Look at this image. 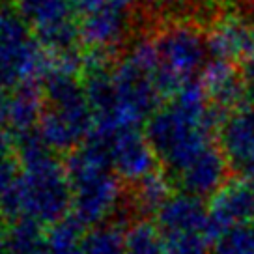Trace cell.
I'll use <instances>...</instances> for the list:
<instances>
[{
    "mask_svg": "<svg viewBox=\"0 0 254 254\" xmlns=\"http://www.w3.org/2000/svg\"><path fill=\"white\" fill-rule=\"evenodd\" d=\"M11 144L21 172L0 207L2 215L9 221L30 219L41 226H53L69 217L71 185L65 163L49 150L38 131L15 136Z\"/></svg>",
    "mask_w": 254,
    "mask_h": 254,
    "instance_id": "cell-1",
    "label": "cell"
},
{
    "mask_svg": "<svg viewBox=\"0 0 254 254\" xmlns=\"http://www.w3.org/2000/svg\"><path fill=\"white\" fill-rule=\"evenodd\" d=\"M224 116L207 101L200 80H192L174 99L159 107L146 124V136L168 174L180 176L200 153L215 144Z\"/></svg>",
    "mask_w": 254,
    "mask_h": 254,
    "instance_id": "cell-2",
    "label": "cell"
},
{
    "mask_svg": "<svg viewBox=\"0 0 254 254\" xmlns=\"http://www.w3.org/2000/svg\"><path fill=\"white\" fill-rule=\"evenodd\" d=\"M65 172L71 185V215L82 226L122 221L127 189L112 168L107 136L92 133L67 155Z\"/></svg>",
    "mask_w": 254,
    "mask_h": 254,
    "instance_id": "cell-3",
    "label": "cell"
},
{
    "mask_svg": "<svg viewBox=\"0 0 254 254\" xmlns=\"http://www.w3.org/2000/svg\"><path fill=\"white\" fill-rule=\"evenodd\" d=\"M79 58L65 56L55 67H49L43 88V111L38 133L51 151L71 153L86 142L94 133V114L90 109L86 90L77 77Z\"/></svg>",
    "mask_w": 254,
    "mask_h": 254,
    "instance_id": "cell-4",
    "label": "cell"
},
{
    "mask_svg": "<svg viewBox=\"0 0 254 254\" xmlns=\"http://www.w3.org/2000/svg\"><path fill=\"white\" fill-rule=\"evenodd\" d=\"M153 41L159 58V94L163 99H174L206 65V30L192 21H174L161 26Z\"/></svg>",
    "mask_w": 254,
    "mask_h": 254,
    "instance_id": "cell-5",
    "label": "cell"
},
{
    "mask_svg": "<svg viewBox=\"0 0 254 254\" xmlns=\"http://www.w3.org/2000/svg\"><path fill=\"white\" fill-rule=\"evenodd\" d=\"M49 67L43 47L15 6H0V82L9 90L40 82Z\"/></svg>",
    "mask_w": 254,
    "mask_h": 254,
    "instance_id": "cell-6",
    "label": "cell"
},
{
    "mask_svg": "<svg viewBox=\"0 0 254 254\" xmlns=\"http://www.w3.org/2000/svg\"><path fill=\"white\" fill-rule=\"evenodd\" d=\"M112 82L120 129H138L140 124H148V120L159 111L163 97L155 82V71L131 55L112 67Z\"/></svg>",
    "mask_w": 254,
    "mask_h": 254,
    "instance_id": "cell-7",
    "label": "cell"
},
{
    "mask_svg": "<svg viewBox=\"0 0 254 254\" xmlns=\"http://www.w3.org/2000/svg\"><path fill=\"white\" fill-rule=\"evenodd\" d=\"M15 9L34 30L41 47L58 58L75 55L80 32L73 0H15Z\"/></svg>",
    "mask_w": 254,
    "mask_h": 254,
    "instance_id": "cell-8",
    "label": "cell"
},
{
    "mask_svg": "<svg viewBox=\"0 0 254 254\" xmlns=\"http://www.w3.org/2000/svg\"><path fill=\"white\" fill-rule=\"evenodd\" d=\"M107 146L114 172L127 185H135L157 170V155L146 133L136 127L120 129L107 136Z\"/></svg>",
    "mask_w": 254,
    "mask_h": 254,
    "instance_id": "cell-9",
    "label": "cell"
},
{
    "mask_svg": "<svg viewBox=\"0 0 254 254\" xmlns=\"http://www.w3.org/2000/svg\"><path fill=\"white\" fill-rule=\"evenodd\" d=\"M219 148L234 174L254 176V105L228 112L219 127Z\"/></svg>",
    "mask_w": 254,
    "mask_h": 254,
    "instance_id": "cell-10",
    "label": "cell"
},
{
    "mask_svg": "<svg viewBox=\"0 0 254 254\" xmlns=\"http://www.w3.org/2000/svg\"><path fill=\"white\" fill-rule=\"evenodd\" d=\"M207 53L213 60L245 62L254 58L251 23L236 11H217L206 28Z\"/></svg>",
    "mask_w": 254,
    "mask_h": 254,
    "instance_id": "cell-11",
    "label": "cell"
},
{
    "mask_svg": "<svg viewBox=\"0 0 254 254\" xmlns=\"http://www.w3.org/2000/svg\"><path fill=\"white\" fill-rule=\"evenodd\" d=\"M198 80L209 105L222 116L247 105V94L251 88L238 64L211 58L200 71Z\"/></svg>",
    "mask_w": 254,
    "mask_h": 254,
    "instance_id": "cell-12",
    "label": "cell"
},
{
    "mask_svg": "<svg viewBox=\"0 0 254 254\" xmlns=\"http://www.w3.org/2000/svg\"><path fill=\"white\" fill-rule=\"evenodd\" d=\"M124 6L105 0L90 13L79 19L80 43H84L94 55L107 56L126 40L129 23Z\"/></svg>",
    "mask_w": 254,
    "mask_h": 254,
    "instance_id": "cell-13",
    "label": "cell"
},
{
    "mask_svg": "<svg viewBox=\"0 0 254 254\" xmlns=\"http://www.w3.org/2000/svg\"><path fill=\"white\" fill-rule=\"evenodd\" d=\"M215 238L221 232L254 222V185L247 178H234L224 183L207 204Z\"/></svg>",
    "mask_w": 254,
    "mask_h": 254,
    "instance_id": "cell-14",
    "label": "cell"
},
{
    "mask_svg": "<svg viewBox=\"0 0 254 254\" xmlns=\"http://www.w3.org/2000/svg\"><path fill=\"white\" fill-rule=\"evenodd\" d=\"M155 226L161 234L168 232H209L215 239V232L209 221V209L202 198L189 192H176L155 213Z\"/></svg>",
    "mask_w": 254,
    "mask_h": 254,
    "instance_id": "cell-15",
    "label": "cell"
},
{
    "mask_svg": "<svg viewBox=\"0 0 254 254\" xmlns=\"http://www.w3.org/2000/svg\"><path fill=\"white\" fill-rule=\"evenodd\" d=\"M228 170L230 167L222 155L221 148L217 144H211L176 180H180V185L185 192L196 198L211 200L228 182Z\"/></svg>",
    "mask_w": 254,
    "mask_h": 254,
    "instance_id": "cell-16",
    "label": "cell"
},
{
    "mask_svg": "<svg viewBox=\"0 0 254 254\" xmlns=\"http://www.w3.org/2000/svg\"><path fill=\"white\" fill-rule=\"evenodd\" d=\"M43 111V88L40 82H28L9 94V129L13 138L38 131Z\"/></svg>",
    "mask_w": 254,
    "mask_h": 254,
    "instance_id": "cell-17",
    "label": "cell"
},
{
    "mask_svg": "<svg viewBox=\"0 0 254 254\" xmlns=\"http://www.w3.org/2000/svg\"><path fill=\"white\" fill-rule=\"evenodd\" d=\"M47 232L30 219H15L8 222L6 238L0 254H43Z\"/></svg>",
    "mask_w": 254,
    "mask_h": 254,
    "instance_id": "cell-18",
    "label": "cell"
},
{
    "mask_svg": "<svg viewBox=\"0 0 254 254\" xmlns=\"http://www.w3.org/2000/svg\"><path fill=\"white\" fill-rule=\"evenodd\" d=\"M84 226L69 215L49 228L43 254H84Z\"/></svg>",
    "mask_w": 254,
    "mask_h": 254,
    "instance_id": "cell-19",
    "label": "cell"
},
{
    "mask_svg": "<svg viewBox=\"0 0 254 254\" xmlns=\"http://www.w3.org/2000/svg\"><path fill=\"white\" fill-rule=\"evenodd\" d=\"M126 222L109 221L84 236V254H126Z\"/></svg>",
    "mask_w": 254,
    "mask_h": 254,
    "instance_id": "cell-20",
    "label": "cell"
},
{
    "mask_svg": "<svg viewBox=\"0 0 254 254\" xmlns=\"http://www.w3.org/2000/svg\"><path fill=\"white\" fill-rule=\"evenodd\" d=\"M126 254H165V241L155 222L138 219L126 234Z\"/></svg>",
    "mask_w": 254,
    "mask_h": 254,
    "instance_id": "cell-21",
    "label": "cell"
},
{
    "mask_svg": "<svg viewBox=\"0 0 254 254\" xmlns=\"http://www.w3.org/2000/svg\"><path fill=\"white\" fill-rule=\"evenodd\" d=\"M161 236L165 254H211L213 236L209 232H168Z\"/></svg>",
    "mask_w": 254,
    "mask_h": 254,
    "instance_id": "cell-22",
    "label": "cell"
},
{
    "mask_svg": "<svg viewBox=\"0 0 254 254\" xmlns=\"http://www.w3.org/2000/svg\"><path fill=\"white\" fill-rule=\"evenodd\" d=\"M211 254H254V222L221 232L213 239Z\"/></svg>",
    "mask_w": 254,
    "mask_h": 254,
    "instance_id": "cell-23",
    "label": "cell"
},
{
    "mask_svg": "<svg viewBox=\"0 0 254 254\" xmlns=\"http://www.w3.org/2000/svg\"><path fill=\"white\" fill-rule=\"evenodd\" d=\"M19 172L21 168H19V159L13 146L9 144L8 138L0 140V207L13 189Z\"/></svg>",
    "mask_w": 254,
    "mask_h": 254,
    "instance_id": "cell-24",
    "label": "cell"
},
{
    "mask_svg": "<svg viewBox=\"0 0 254 254\" xmlns=\"http://www.w3.org/2000/svg\"><path fill=\"white\" fill-rule=\"evenodd\" d=\"M6 129H9V95L8 88L0 82V140L6 138Z\"/></svg>",
    "mask_w": 254,
    "mask_h": 254,
    "instance_id": "cell-25",
    "label": "cell"
},
{
    "mask_svg": "<svg viewBox=\"0 0 254 254\" xmlns=\"http://www.w3.org/2000/svg\"><path fill=\"white\" fill-rule=\"evenodd\" d=\"M189 2L200 9H219L222 4V0H189Z\"/></svg>",
    "mask_w": 254,
    "mask_h": 254,
    "instance_id": "cell-26",
    "label": "cell"
},
{
    "mask_svg": "<svg viewBox=\"0 0 254 254\" xmlns=\"http://www.w3.org/2000/svg\"><path fill=\"white\" fill-rule=\"evenodd\" d=\"M247 80H249V88L253 90V95H254V60L253 62L247 64V73H245Z\"/></svg>",
    "mask_w": 254,
    "mask_h": 254,
    "instance_id": "cell-27",
    "label": "cell"
},
{
    "mask_svg": "<svg viewBox=\"0 0 254 254\" xmlns=\"http://www.w3.org/2000/svg\"><path fill=\"white\" fill-rule=\"evenodd\" d=\"M144 6H148V8H159V6H163V4H167L168 0H140Z\"/></svg>",
    "mask_w": 254,
    "mask_h": 254,
    "instance_id": "cell-28",
    "label": "cell"
},
{
    "mask_svg": "<svg viewBox=\"0 0 254 254\" xmlns=\"http://www.w3.org/2000/svg\"><path fill=\"white\" fill-rule=\"evenodd\" d=\"M6 230H8V224L2 222V219H0V249H2V243H4V238H6Z\"/></svg>",
    "mask_w": 254,
    "mask_h": 254,
    "instance_id": "cell-29",
    "label": "cell"
},
{
    "mask_svg": "<svg viewBox=\"0 0 254 254\" xmlns=\"http://www.w3.org/2000/svg\"><path fill=\"white\" fill-rule=\"evenodd\" d=\"M112 2H116V4H120V6H124V8H129L135 0H112Z\"/></svg>",
    "mask_w": 254,
    "mask_h": 254,
    "instance_id": "cell-30",
    "label": "cell"
},
{
    "mask_svg": "<svg viewBox=\"0 0 254 254\" xmlns=\"http://www.w3.org/2000/svg\"><path fill=\"white\" fill-rule=\"evenodd\" d=\"M251 30H253V41H254V13H253V19H251ZM253 60H251V62H253Z\"/></svg>",
    "mask_w": 254,
    "mask_h": 254,
    "instance_id": "cell-31",
    "label": "cell"
},
{
    "mask_svg": "<svg viewBox=\"0 0 254 254\" xmlns=\"http://www.w3.org/2000/svg\"><path fill=\"white\" fill-rule=\"evenodd\" d=\"M247 180H249V182H251V183L254 185V176H251V178H247Z\"/></svg>",
    "mask_w": 254,
    "mask_h": 254,
    "instance_id": "cell-32",
    "label": "cell"
}]
</instances>
